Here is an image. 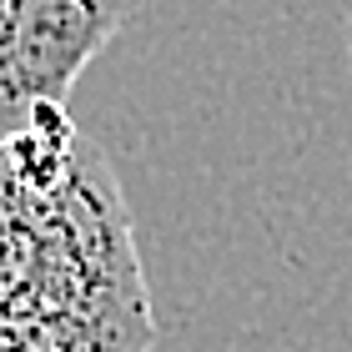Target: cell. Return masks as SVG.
Segmentation results:
<instances>
[{
	"label": "cell",
	"mask_w": 352,
	"mask_h": 352,
	"mask_svg": "<svg viewBox=\"0 0 352 352\" xmlns=\"http://www.w3.org/2000/svg\"><path fill=\"white\" fill-rule=\"evenodd\" d=\"M136 0H0V141L66 111Z\"/></svg>",
	"instance_id": "cell-2"
},
{
	"label": "cell",
	"mask_w": 352,
	"mask_h": 352,
	"mask_svg": "<svg viewBox=\"0 0 352 352\" xmlns=\"http://www.w3.org/2000/svg\"><path fill=\"white\" fill-rule=\"evenodd\" d=\"M347 51H352V15H347Z\"/></svg>",
	"instance_id": "cell-4"
},
{
	"label": "cell",
	"mask_w": 352,
	"mask_h": 352,
	"mask_svg": "<svg viewBox=\"0 0 352 352\" xmlns=\"http://www.w3.org/2000/svg\"><path fill=\"white\" fill-rule=\"evenodd\" d=\"M25 201L0 232V352H151L121 186L66 111L21 131Z\"/></svg>",
	"instance_id": "cell-1"
},
{
	"label": "cell",
	"mask_w": 352,
	"mask_h": 352,
	"mask_svg": "<svg viewBox=\"0 0 352 352\" xmlns=\"http://www.w3.org/2000/svg\"><path fill=\"white\" fill-rule=\"evenodd\" d=\"M21 201H25V146L21 136H6L0 141V232L10 227Z\"/></svg>",
	"instance_id": "cell-3"
}]
</instances>
